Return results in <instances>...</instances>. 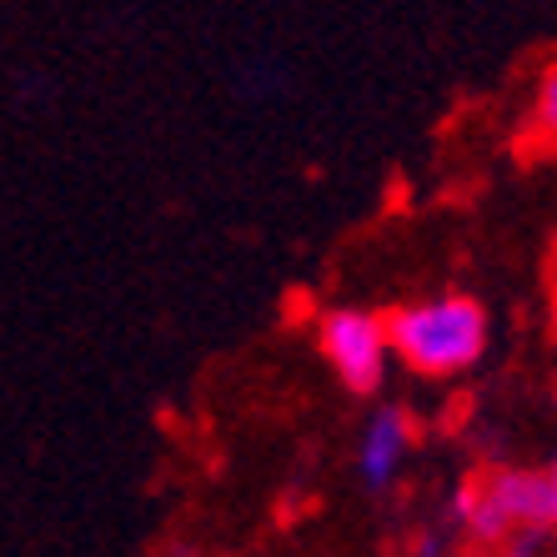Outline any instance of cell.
<instances>
[{"label": "cell", "mask_w": 557, "mask_h": 557, "mask_svg": "<svg viewBox=\"0 0 557 557\" xmlns=\"http://www.w3.org/2000/svg\"><path fill=\"white\" fill-rule=\"evenodd\" d=\"M447 528L462 532L467 543L497 547V553H532L553 537L547 518V482L543 467L493 462L472 472L447 503Z\"/></svg>", "instance_id": "cell-1"}, {"label": "cell", "mask_w": 557, "mask_h": 557, "mask_svg": "<svg viewBox=\"0 0 557 557\" xmlns=\"http://www.w3.org/2000/svg\"><path fill=\"white\" fill-rule=\"evenodd\" d=\"M493 322L478 297L442 292V297L407 301L387 317V347L417 376H462L487 357Z\"/></svg>", "instance_id": "cell-2"}, {"label": "cell", "mask_w": 557, "mask_h": 557, "mask_svg": "<svg viewBox=\"0 0 557 557\" xmlns=\"http://www.w3.org/2000/svg\"><path fill=\"white\" fill-rule=\"evenodd\" d=\"M317 351L322 362L342 376L347 392H376L387 376L392 347H387V317L362 307H332L317 322Z\"/></svg>", "instance_id": "cell-3"}, {"label": "cell", "mask_w": 557, "mask_h": 557, "mask_svg": "<svg viewBox=\"0 0 557 557\" xmlns=\"http://www.w3.org/2000/svg\"><path fill=\"white\" fill-rule=\"evenodd\" d=\"M417 428L407 407H376L372 417L362 422V437H357V478H362L367 493H387L403 478L407 457H412Z\"/></svg>", "instance_id": "cell-4"}, {"label": "cell", "mask_w": 557, "mask_h": 557, "mask_svg": "<svg viewBox=\"0 0 557 557\" xmlns=\"http://www.w3.org/2000/svg\"><path fill=\"white\" fill-rule=\"evenodd\" d=\"M528 126H532V136H543V141H557V61L547 65L543 81H537V91H532Z\"/></svg>", "instance_id": "cell-5"}, {"label": "cell", "mask_w": 557, "mask_h": 557, "mask_svg": "<svg viewBox=\"0 0 557 557\" xmlns=\"http://www.w3.org/2000/svg\"><path fill=\"white\" fill-rule=\"evenodd\" d=\"M412 557H447V528H422L412 537Z\"/></svg>", "instance_id": "cell-6"}, {"label": "cell", "mask_w": 557, "mask_h": 557, "mask_svg": "<svg viewBox=\"0 0 557 557\" xmlns=\"http://www.w3.org/2000/svg\"><path fill=\"white\" fill-rule=\"evenodd\" d=\"M543 482H547V518H553V532H557V453L543 462Z\"/></svg>", "instance_id": "cell-7"}, {"label": "cell", "mask_w": 557, "mask_h": 557, "mask_svg": "<svg viewBox=\"0 0 557 557\" xmlns=\"http://www.w3.org/2000/svg\"><path fill=\"white\" fill-rule=\"evenodd\" d=\"M497 557H537V553H497Z\"/></svg>", "instance_id": "cell-8"}]
</instances>
